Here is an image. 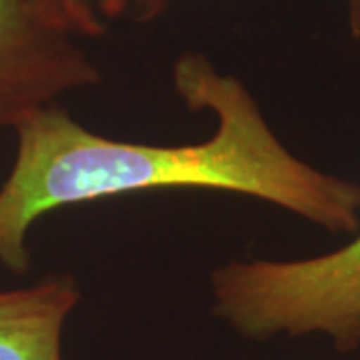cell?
Wrapping results in <instances>:
<instances>
[{"label":"cell","mask_w":360,"mask_h":360,"mask_svg":"<svg viewBox=\"0 0 360 360\" xmlns=\"http://www.w3.org/2000/svg\"><path fill=\"white\" fill-rule=\"evenodd\" d=\"M347 6V20L352 39L360 42V0H345Z\"/></svg>","instance_id":"8992f818"},{"label":"cell","mask_w":360,"mask_h":360,"mask_svg":"<svg viewBox=\"0 0 360 360\" xmlns=\"http://www.w3.org/2000/svg\"><path fill=\"white\" fill-rule=\"evenodd\" d=\"M172 86L188 110L214 116L206 141L146 144L96 134L63 106L34 110L14 127L16 156L0 184V264L30 269L28 232L52 210L156 191L250 196L322 231L360 226V184L312 167L286 148L255 94L202 52H184Z\"/></svg>","instance_id":"6da1fadb"},{"label":"cell","mask_w":360,"mask_h":360,"mask_svg":"<svg viewBox=\"0 0 360 360\" xmlns=\"http://www.w3.org/2000/svg\"><path fill=\"white\" fill-rule=\"evenodd\" d=\"M217 319L243 338L321 336L360 348V226L335 250L292 260H232L210 272Z\"/></svg>","instance_id":"7a4b0ae2"},{"label":"cell","mask_w":360,"mask_h":360,"mask_svg":"<svg viewBox=\"0 0 360 360\" xmlns=\"http://www.w3.org/2000/svg\"><path fill=\"white\" fill-rule=\"evenodd\" d=\"M80 302L72 274L0 290V360H63V333Z\"/></svg>","instance_id":"277c9868"},{"label":"cell","mask_w":360,"mask_h":360,"mask_svg":"<svg viewBox=\"0 0 360 360\" xmlns=\"http://www.w3.org/2000/svg\"><path fill=\"white\" fill-rule=\"evenodd\" d=\"M51 18L77 39L106 32L116 20L150 22L167 13L168 0H39Z\"/></svg>","instance_id":"5b68a950"},{"label":"cell","mask_w":360,"mask_h":360,"mask_svg":"<svg viewBox=\"0 0 360 360\" xmlns=\"http://www.w3.org/2000/svg\"><path fill=\"white\" fill-rule=\"evenodd\" d=\"M103 82V72L39 0H0V132Z\"/></svg>","instance_id":"3957f363"}]
</instances>
